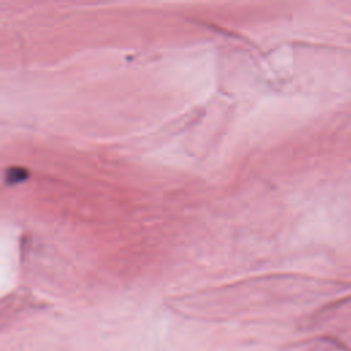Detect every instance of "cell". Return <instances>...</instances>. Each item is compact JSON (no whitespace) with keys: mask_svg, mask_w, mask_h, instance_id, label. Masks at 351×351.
<instances>
[{"mask_svg":"<svg viewBox=\"0 0 351 351\" xmlns=\"http://www.w3.org/2000/svg\"><path fill=\"white\" fill-rule=\"evenodd\" d=\"M29 177V173L25 167L21 166H11L4 173V181L7 185H15L25 181Z\"/></svg>","mask_w":351,"mask_h":351,"instance_id":"obj_1","label":"cell"}]
</instances>
